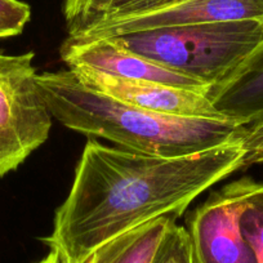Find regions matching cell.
<instances>
[{"instance_id": "5b68a950", "label": "cell", "mask_w": 263, "mask_h": 263, "mask_svg": "<svg viewBox=\"0 0 263 263\" xmlns=\"http://www.w3.org/2000/svg\"><path fill=\"white\" fill-rule=\"evenodd\" d=\"M230 21H263V0H163L145 8L106 16L69 37L96 39L159 27Z\"/></svg>"}, {"instance_id": "7a4b0ae2", "label": "cell", "mask_w": 263, "mask_h": 263, "mask_svg": "<svg viewBox=\"0 0 263 263\" xmlns=\"http://www.w3.org/2000/svg\"><path fill=\"white\" fill-rule=\"evenodd\" d=\"M50 114L66 128L120 148L150 155H192L247 141L248 130L230 120L165 115L124 103L83 84L72 70L37 75Z\"/></svg>"}, {"instance_id": "277c9868", "label": "cell", "mask_w": 263, "mask_h": 263, "mask_svg": "<svg viewBox=\"0 0 263 263\" xmlns=\"http://www.w3.org/2000/svg\"><path fill=\"white\" fill-rule=\"evenodd\" d=\"M34 57V52L0 53V177L16 171L44 145L52 129Z\"/></svg>"}, {"instance_id": "8992f818", "label": "cell", "mask_w": 263, "mask_h": 263, "mask_svg": "<svg viewBox=\"0 0 263 263\" xmlns=\"http://www.w3.org/2000/svg\"><path fill=\"white\" fill-rule=\"evenodd\" d=\"M252 182L242 177L226 184L190 214L186 229L194 263H258L239 226Z\"/></svg>"}, {"instance_id": "2e32d148", "label": "cell", "mask_w": 263, "mask_h": 263, "mask_svg": "<svg viewBox=\"0 0 263 263\" xmlns=\"http://www.w3.org/2000/svg\"><path fill=\"white\" fill-rule=\"evenodd\" d=\"M35 263H62V262H61L60 257H58L54 252H52V250H50V252L48 253V254L45 255L43 259H40L39 262H35Z\"/></svg>"}, {"instance_id": "ba28073f", "label": "cell", "mask_w": 263, "mask_h": 263, "mask_svg": "<svg viewBox=\"0 0 263 263\" xmlns=\"http://www.w3.org/2000/svg\"><path fill=\"white\" fill-rule=\"evenodd\" d=\"M72 71L90 89L135 107L165 115L227 120L204 92L147 80L120 79L89 69Z\"/></svg>"}, {"instance_id": "9a60e30c", "label": "cell", "mask_w": 263, "mask_h": 263, "mask_svg": "<svg viewBox=\"0 0 263 263\" xmlns=\"http://www.w3.org/2000/svg\"><path fill=\"white\" fill-rule=\"evenodd\" d=\"M159 2H163V0H115L106 16L136 11V9H141L145 8V7L153 6V4L159 3Z\"/></svg>"}, {"instance_id": "9c48e42d", "label": "cell", "mask_w": 263, "mask_h": 263, "mask_svg": "<svg viewBox=\"0 0 263 263\" xmlns=\"http://www.w3.org/2000/svg\"><path fill=\"white\" fill-rule=\"evenodd\" d=\"M206 97L227 120L247 128L248 168L263 164V40Z\"/></svg>"}, {"instance_id": "8fae6325", "label": "cell", "mask_w": 263, "mask_h": 263, "mask_svg": "<svg viewBox=\"0 0 263 263\" xmlns=\"http://www.w3.org/2000/svg\"><path fill=\"white\" fill-rule=\"evenodd\" d=\"M239 226L257 262L263 263V182L253 179L240 212Z\"/></svg>"}, {"instance_id": "3957f363", "label": "cell", "mask_w": 263, "mask_h": 263, "mask_svg": "<svg viewBox=\"0 0 263 263\" xmlns=\"http://www.w3.org/2000/svg\"><path fill=\"white\" fill-rule=\"evenodd\" d=\"M115 37L128 49L211 89L222 84L262 42L263 21L159 27Z\"/></svg>"}, {"instance_id": "7c38bea8", "label": "cell", "mask_w": 263, "mask_h": 263, "mask_svg": "<svg viewBox=\"0 0 263 263\" xmlns=\"http://www.w3.org/2000/svg\"><path fill=\"white\" fill-rule=\"evenodd\" d=\"M115 0H63L62 13L69 35L79 34L102 20Z\"/></svg>"}, {"instance_id": "5bb4252c", "label": "cell", "mask_w": 263, "mask_h": 263, "mask_svg": "<svg viewBox=\"0 0 263 263\" xmlns=\"http://www.w3.org/2000/svg\"><path fill=\"white\" fill-rule=\"evenodd\" d=\"M30 18L29 4L20 0H0V40L22 34Z\"/></svg>"}, {"instance_id": "4fadbf2b", "label": "cell", "mask_w": 263, "mask_h": 263, "mask_svg": "<svg viewBox=\"0 0 263 263\" xmlns=\"http://www.w3.org/2000/svg\"><path fill=\"white\" fill-rule=\"evenodd\" d=\"M153 263H194L192 247L186 227L172 223L164 236Z\"/></svg>"}, {"instance_id": "6da1fadb", "label": "cell", "mask_w": 263, "mask_h": 263, "mask_svg": "<svg viewBox=\"0 0 263 263\" xmlns=\"http://www.w3.org/2000/svg\"><path fill=\"white\" fill-rule=\"evenodd\" d=\"M247 141L192 155H150L89 140L74 182L42 241L62 263H87L110 240L164 216L178 218L199 195L247 169Z\"/></svg>"}, {"instance_id": "52a82bcc", "label": "cell", "mask_w": 263, "mask_h": 263, "mask_svg": "<svg viewBox=\"0 0 263 263\" xmlns=\"http://www.w3.org/2000/svg\"><path fill=\"white\" fill-rule=\"evenodd\" d=\"M60 55L70 70L89 69L120 79L147 80L204 93L209 90L204 83L128 49L115 36L85 40L67 36Z\"/></svg>"}, {"instance_id": "30bf717a", "label": "cell", "mask_w": 263, "mask_h": 263, "mask_svg": "<svg viewBox=\"0 0 263 263\" xmlns=\"http://www.w3.org/2000/svg\"><path fill=\"white\" fill-rule=\"evenodd\" d=\"M177 221L164 216L138 226L98 248L87 263H153L169 227Z\"/></svg>"}]
</instances>
